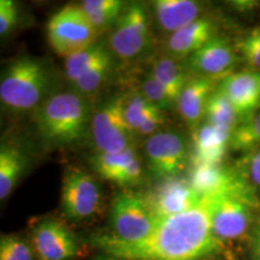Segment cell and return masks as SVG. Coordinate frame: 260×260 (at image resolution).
I'll return each instance as SVG.
<instances>
[{"mask_svg":"<svg viewBox=\"0 0 260 260\" xmlns=\"http://www.w3.org/2000/svg\"><path fill=\"white\" fill-rule=\"evenodd\" d=\"M224 197H204L188 211L159 222L141 241L124 242L112 235L94 236L92 241L112 260H194L209 256L223 243L213 235L212 220Z\"/></svg>","mask_w":260,"mask_h":260,"instance_id":"cell-1","label":"cell"},{"mask_svg":"<svg viewBox=\"0 0 260 260\" xmlns=\"http://www.w3.org/2000/svg\"><path fill=\"white\" fill-rule=\"evenodd\" d=\"M34 123L41 138L52 146H68L82 140L89 125V109L82 94H54L34 110Z\"/></svg>","mask_w":260,"mask_h":260,"instance_id":"cell-2","label":"cell"},{"mask_svg":"<svg viewBox=\"0 0 260 260\" xmlns=\"http://www.w3.org/2000/svg\"><path fill=\"white\" fill-rule=\"evenodd\" d=\"M50 75L38 58L21 57L11 61L0 79V100L16 112L35 110L46 93Z\"/></svg>","mask_w":260,"mask_h":260,"instance_id":"cell-3","label":"cell"},{"mask_svg":"<svg viewBox=\"0 0 260 260\" xmlns=\"http://www.w3.org/2000/svg\"><path fill=\"white\" fill-rule=\"evenodd\" d=\"M47 40L58 56L70 57L93 45L99 31L93 27L80 5H67L46 25Z\"/></svg>","mask_w":260,"mask_h":260,"instance_id":"cell-4","label":"cell"},{"mask_svg":"<svg viewBox=\"0 0 260 260\" xmlns=\"http://www.w3.org/2000/svg\"><path fill=\"white\" fill-rule=\"evenodd\" d=\"M112 236L124 242L141 241L158 225L145 195L123 191L115 198L111 207Z\"/></svg>","mask_w":260,"mask_h":260,"instance_id":"cell-5","label":"cell"},{"mask_svg":"<svg viewBox=\"0 0 260 260\" xmlns=\"http://www.w3.org/2000/svg\"><path fill=\"white\" fill-rule=\"evenodd\" d=\"M124 99L111 98L93 116V141L99 153H118L135 147L136 134L125 119Z\"/></svg>","mask_w":260,"mask_h":260,"instance_id":"cell-6","label":"cell"},{"mask_svg":"<svg viewBox=\"0 0 260 260\" xmlns=\"http://www.w3.org/2000/svg\"><path fill=\"white\" fill-rule=\"evenodd\" d=\"M152 44L147 11L140 3H133L123 10L110 37V47L119 59H138Z\"/></svg>","mask_w":260,"mask_h":260,"instance_id":"cell-7","label":"cell"},{"mask_svg":"<svg viewBox=\"0 0 260 260\" xmlns=\"http://www.w3.org/2000/svg\"><path fill=\"white\" fill-rule=\"evenodd\" d=\"M102 191L99 184L89 172L71 167L64 172L61 182L60 207L69 220L82 222L99 211Z\"/></svg>","mask_w":260,"mask_h":260,"instance_id":"cell-8","label":"cell"},{"mask_svg":"<svg viewBox=\"0 0 260 260\" xmlns=\"http://www.w3.org/2000/svg\"><path fill=\"white\" fill-rule=\"evenodd\" d=\"M145 152L149 170L161 180L177 177L187 167V145L177 133L159 132L149 136Z\"/></svg>","mask_w":260,"mask_h":260,"instance_id":"cell-9","label":"cell"},{"mask_svg":"<svg viewBox=\"0 0 260 260\" xmlns=\"http://www.w3.org/2000/svg\"><path fill=\"white\" fill-rule=\"evenodd\" d=\"M188 180L200 197L232 195L256 205L252 188L248 186L245 178L239 176L232 169L224 168L220 164L193 165Z\"/></svg>","mask_w":260,"mask_h":260,"instance_id":"cell-10","label":"cell"},{"mask_svg":"<svg viewBox=\"0 0 260 260\" xmlns=\"http://www.w3.org/2000/svg\"><path fill=\"white\" fill-rule=\"evenodd\" d=\"M31 241L39 260H73L80 254L76 236L56 219H45L37 224L32 229Z\"/></svg>","mask_w":260,"mask_h":260,"instance_id":"cell-11","label":"cell"},{"mask_svg":"<svg viewBox=\"0 0 260 260\" xmlns=\"http://www.w3.org/2000/svg\"><path fill=\"white\" fill-rule=\"evenodd\" d=\"M145 197L158 223L188 211L204 198L193 189L189 180L178 176L162 180L159 186Z\"/></svg>","mask_w":260,"mask_h":260,"instance_id":"cell-12","label":"cell"},{"mask_svg":"<svg viewBox=\"0 0 260 260\" xmlns=\"http://www.w3.org/2000/svg\"><path fill=\"white\" fill-rule=\"evenodd\" d=\"M94 171L104 180L121 187L136 186L142 178V165L135 147L118 153H99L90 157Z\"/></svg>","mask_w":260,"mask_h":260,"instance_id":"cell-13","label":"cell"},{"mask_svg":"<svg viewBox=\"0 0 260 260\" xmlns=\"http://www.w3.org/2000/svg\"><path fill=\"white\" fill-rule=\"evenodd\" d=\"M255 205L241 198L225 195L213 214V235L220 242L245 235L252 222V209Z\"/></svg>","mask_w":260,"mask_h":260,"instance_id":"cell-14","label":"cell"},{"mask_svg":"<svg viewBox=\"0 0 260 260\" xmlns=\"http://www.w3.org/2000/svg\"><path fill=\"white\" fill-rule=\"evenodd\" d=\"M218 88L232 103L240 119H246L260 105V71L243 70L222 79Z\"/></svg>","mask_w":260,"mask_h":260,"instance_id":"cell-15","label":"cell"},{"mask_svg":"<svg viewBox=\"0 0 260 260\" xmlns=\"http://www.w3.org/2000/svg\"><path fill=\"white\" fill-rule=\"evenodd\" d=\"M235 47L223 38H213L204 47L188 58V67L198 76L210 77L217 80V77H224L232 74L235 64Z\"/></svg>","mask_w":260,"mask_h":260,"instance_id":"cell-16","label":"cell"},{"mask_svg":"<svg viewBox=\"0 0 260 260\" xmlns=\"http://www.w3.org/2000/svg\"><path fill=\"white\" fill-rule=\"evenodd\" d=\"M216 80L204 76L189 77L177 102V110L187 125L198 128L205 118L207 102L216 90Z\"/></svg>","mask_w":260,"mask_h":260,"instance_id":"cell-17","label":"cell"},{"mask_svg":"<svg viewBox=\"0 0 260 260\" xmlns=\"http://www.w3.org/2000/svg\"><path fill=\"white\" fill-rule=\"evenodd\" d=\"M216 27L209 18H199L174 34L169 35L165 42L168 57L175 60L188 59L207 42L216 38Z\"/></svg>","mask_w":260,"mask_h":260,"instance_id":"cell-18","label":"cell"},{"mask_svg":"<svg viewBox=\"0 0 260 260\" xmlns=\"http://www.w3.org/2000/svg\"><path fill=\"white\" fill-rule=\"evenodd\" d=\"M232 135V130L218 128L207 122L198 126L193 135V165L220 164L230 147Z\"/></svg>","mask_w":260,"mask_h":260,"instance_id":"cell-19","label":"cell"},{"mask_svg":"<svg viewBox=\"0 0 260 260\" xmlns=\"http://www.w3.org/2000/svg\"><path fill=\"white\" fill-rule=\"evenodd\" d=\"M153 9L159 27L169 35L201 18V5L193 0H157Z\"/></svg>","mask_w":260,"mask_h":260,"instance_id":"cell-20","label":"cell"},{"mask_svg":"<svg viewBox=\"0 0 260 260\" xmlns=\"http://www.w3.org/2000/svg\"><path fill=\"white\" fill-rule=\"evenodd\" d=\"M27 158L15 145L3 144L0 147V199L5 200L17 186L24 172Z\"/></svg>","mask_w":260,"mask_h":260,"instance_id":"cell-21","label":"cell"},{"mask_svg":"<svg viewBox=\"0 0 260 260\" xmlns=\"http://www.w3.org/2000/svg\"><path fill=\"white\" fill-rule=\"evenodd\" d=\"M177 61L171 57L159 58L154 61L151 71V74L168 89L176 103L189 79Z\"/></svg>","mask_w":260,"mask_h":260,"instance_id":"cell-22","label":"cell"},{"mask_svg":"<svg viewBox=\"0 0 260 260\" xmlns=\"http://www.w3.org/2000/svg\"><path fill=\"white\" fill-rule=\"evenodd\" d=\"M80 6L98 31L116 24L125 9L121 0H84Z\"/></svg>","mask_w":260,"mask_h":260,"instance_id":"cell-23","label":"cell"},{"mask_svg":"<svg viewBox=\"0 0 260 260\" xmlns=\"http://www.w3.org/2000/svg\"><path fill=\"white\" fill-rule=\"evenodd\" d=\"M205 119L207 123L218 128L228 129L234 132L239 124V115L234 109L232 103L222 90L217 88L207 102Z\"/></svg>","mask_w":260,"mask_h":260,"instance_id":"cell-24","label":"cell"},{"mask_svg":"<svg viewBox=\"0 0 260 260\" xmlns=\"http://www.w3.org/2000/svg\"><path fill=\"white\" fill-rule=\"evenodd\" d=\"M110 57V52L105 46L100 44L93 45L87 50L65 58V76L71 83H74L81 75Z\"/></svg>","mask_w":260,"mask_h":260,"instance_id":"cell-25","label":"cell"},{"mask_svg":"<svg viewBox=\"0 0 260 260\" xmlns=\"http://www.w3.org/2000/svg\"><path fill=\"white\" fill-rule=\"evenodd\" d=\"M230 148L236 152H254L260 148V110L240 122L234 129Z\"/></svg>","mask_w":260,"mask_h":260,"instance_id":"cell-26","label":"cell"},{"mask_svg":"<svg viewBox=\"0 0 260 260\" xmlns=\"http://www.w3.org/2000/svg\"><path fill=\"white\" fill-rule=\"evenodd\" d=\"M159 111L161 110L149 102L144 94H135V95L124 99L125 119L130 128L135 132V134L142 123Z\"/></svg>","mask_w":260,"mask_h":260,"instance_id":"cell-27","label":"cell"},{"mask_svg":"<svg viewBox=\"0 0 260 260\" xmlns=\"http://www.w3.org/2000/svg\"><path fill=\"white\" fill-rule=\"evenodd\" d=\"M112 59L111 57L100 61L92 69L81 75V76L73 83L75 88L79 90L80 94H93L95 93L103 83L105 82L111 73Z\"/></svg>","mask_w":260,"mask_h":260,"instance_id":"cell-28","label":"cell"},{"mask_svg":"<svg viewBox=\"0 0 260 260\" xmlns=\"http://www.w3.org/2000/svg\"><path fill=\"white\" fill-rule=\"evenodd\" d=\"M35 251L28 241L15 234L0 237V260H35Z\"/></svg>","mask_w":260,"mask_h":260,"instance_id":"cell-29","label":"cell"},{"mask_svg":"<svg viewBox=\"0 0 260 260\" xmlns=\"http://www.w3.org/2000/svg\"><path fill=\"white\" fill-rule=\"evenodd\" d=\"M235 51L251 69L260 71V25L253 28L236 42Z\"/></svg>","mask_w":260,"mask_h":260,"instance_id":"cell-30","label":"cell"},{"mask_svg":"<svg viewBox=\"0 0 260 260\" xmlns=\"http://www.w3.org/2000/svg\"><path fill=\"white\" fill-rule=\"evenodd\" d=\"M142 94L152 104H154L158 109H160L161 111L162 110L172 109L174 106H177V103L175 102L171 94L168 92V89L151 73L144 80Z\"/></svg>","mask_w":260,"mask_h":260,"instance_id":"cell-31","label":"cell"},{"mask_svg":"<svg viewBox=\"0 0 260 260\" xmlns=\"http://www.w3.org/2000/svg\"><path fill=\"white\" fill-rule=\"evenodd\" d=\"M17 5L12 0L0 2V34L6 35L17 23Z\"/></svg>","mask_w":260,"mask_h":260,"instance_id":"cell-32","label":"cell"},{"mask_svg":"<svg viewBox=\"0 0 260 260\" xmlns=\"http://www.w3.org/2000/svg\"><path fill=\"white\" fill-rule=\"evenodd\" d=\"M162 123H164V115H162V111H159L158 113H155V115L151 117V118H148L147 121L140 125V128L136 130V135H154L157 129L162 124Z\"/></svg>","mask_w":260,"mask_h":260,"instance_id":"cell-33","label":"cell"},{"mask_svg":"<svg viewBox=\"0 0 260 260\" xmlns=\"http://www.w3.org/2000/svg\"><path fill=\"white\" fill-rule=\"evenodd\" d=\"M249 176L253 183L260 187V148L253 152L249 160Z\"/></svg>","mask_w":260,"mask_h":260,"instance_id":"cell-34","label":"cell"},{"mask_svg":"<svg viewBox=\"0 0 260 260\" xmlns=\"http://www.w3.org/2000/svg\"><path fill=\"white\" fill-rule=\"evenodd\" d=\"M251 251L254 260H260V226L256 228L251 237Z\"/></svg>","mask_w":260,"mask_h":260,"instance_id":"cell-35","label":"cell"},{"mask_svg":"<svg viewBox=\"0 0 260 260\" xmlns=\"http://www.w3.org/2000/svg\"><path fill=\"white\" fill-rule=\"evenodd\" d=\"M205 258H206V256H204V258H199V259H194V260H206Z\"/></svg>","mask_w":260,"mask_h":260,"instance_id":"cell-36","label":"cell"},{"mask_svg":"<svg viewBox=\"0 0 260 260\" xmlns=\"http://www.w3.org/2000/svg\"><path fill=\"white\" fill-rule=\"evenodd\" d=\"M232 260H237V259H232Z\"/></svg>","mask_w":260,"mask_h":260,"instance_id":"cell-37","label":"cell"}]
</instances>
